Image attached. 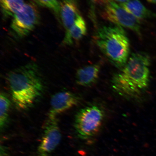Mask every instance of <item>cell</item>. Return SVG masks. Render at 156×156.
I'll list each match as a JSON object with an SVG mask.
<instances>
[{"label":"cell","instance_id":"cell-1","mask_svg":"<svg viewBox=\"0 0 156 156\" xmlns=\"http://www.w3.org/2000/svg\"><path fill=\"white\" fill-rule=\"evenodd\" d=\"M151 58L144 52L132 53L120 72L113 76V89L122 96L136 98L147 87L150 79Z\"/></svg>","mask_w":156,"mask_h":156},{"label":"cell","instance_id":"cell-2","mask_svg":"<svg viewBox=\"0 0 156 156\" xmlns=\"http://www.w3.org/2000/svg\"><path fill=\"white\" fill-rule=\"evenodd\" d=\"M7 81L13 102L19 110L32 107L43 93L44 83L38 66L34 63L10 72Z\"/></svg>","mask_w":156,"mask_h":156},{"label":"cell","instance_id":"cell-3","mask_svg":"<svg viewBox=\"0 0 156 156\" xmlns=\"http://www.w3.org/2000/svg\"><path fill=\"white\" fill-rule=\"evenodd\" d=\"M95 42L111 63L122 69L129 58V41L122 27L115 25H104L99 28Z\"/></svg>","mask_w":156,"mask_h":156},{"label":"cell","instance_id":"cell-4","mask_svg":"<svg viewBox=\"0 0 156 156\" xmlns=\"http://www.w3.org/2000/svg\"><path fill=\"white\" fill-rule=\"evenodd\" d=\"M104 118L103 110L96 105L80 110L76 115L74 125L78 137L84 140L93 137L100 130Z\"/></svg>","mask_w":156,"mask_h":156},{"label":"cell","instance_id":"cell-5","mask_svg":"<svg viewBox=\"0 0 156 156\" xmlns=\"http://www.w3.org/2000/svg\"><path fill=\"white\" fill-rule=\"evenodd\" d=\"M40 13L34 3L29 2L13 16L10 26L12 35L20 39L28 36L37 26Z\"/></svg>","mask_w":156,"mask_h":156},{"label":"cell","instance_id":"cell-6","mask_svg":"<svg viewBox=\"0 0 156 156\" xmlns=\"http://www.w3.org/2000/svg\"><path fill=\"white\" fill-rule=\"evenodd\" d=\"M101 14L106 20L114 25L129 29L141 36V27L139 20L114 2L103 1Z\"/></svg>","mask_w":156,"mask_h":156},{"label":"cell","instance_id":"cell-7","mask_svg":"<svg viewBox=\"0 0 156 156\" xmlns=\"http://www.w3.org/2000/svg\"><path fill=\"white\" fill-rule=\"evenodd\" d=\"M37 150L38 156H50L59 144L61 133L56 117L48 116Z\"/></svg>","mask_w":156,"mask_h":156},{"label":"cell","instance_id":"cell-8","mask_svg":"<svg viewBox=\"0 0 156 156\" xmlns=\"http://www.w3.org/2000/svg\"><path fill=\"white\" fill-rule=\"evenodd\" d=\"M79 98L75 94L68 91H60L52 95L50 101L49 116L56 117L76 105Z\"/></svg>","mask_w":156,"mask_h":156},{"label":"cell","instance_id":"cell-9","mask_svg":"<svg viewBox=\"0 0 156 156\" xmlns=\"http://www.w3.org/2000/svg\"><path fill=\"white\" fill-rule=\"evenodd\" d=\"M80 15L78 0H61L59 18L66 31L73 26Z\"/></svg>","mask_w":156,"mask_h":156},{"label":"cell","instance_id":"cell-10","mask_svg":"<svg viewBox=\"0 0 156 156\" xmlns=\"http://www.w3.org/2000/svg\"><path fill=\"white\" fill-rule=\"evenodd\" d=\"M101 66L98 64L87 65L79 68L76 73V81L81 86L90 87L98 79Z\"/></svg>","mask_w":156,"mask_h":156},{"label":"cell","instance_id":"cell-11","mask_svg":"<svg viewBox=\"0 0 156 156\" xmlns=\"http://www.w3.org/2000/svg\"><path fill=\"white\" fill-rule=\"evenodd\" d=\"M87 30L86 23L80 15L73 26L66 31L62 44L63 45L69 46L80 40L86 34Z\"/></svg>","mask_w":156,"mask_h":156},{"label":"cell","instance_id":"cell-12","mask_svg":"<svg viewBox=\"0 0 156 156\" xmlns=\"http://www.w3.org/2000/svg\"><path fill=\"white\" fill-rule=\"evenodd\" d=\"M120 5L139 20L156 16L154 13L145 7L139 0H129Z\"/></svg>","mask_w":156,"mask_h":156},{"label":"cell","instance_id":"cell-13","mask_svg":"<svg viewBox=\"0 0 156 156\" xmlns=\"http://www.w3.org/2000/svg\"><path fill=\"white\" fill-rule=\"evenodd\" d=\"M3 18L12 17L22 8L25 4L24 0H0Z\"/></svg>","mask_w":156,"mask_h":156},{"label":"cell","instance_id":"cell-14","mask_svg":"<svg viewBox=\"0 0 156 156\" xmlns=\"http://www.w3.org/2000/svg\"><path fill=\"white\" fill-rule=\"evenodd\" d=\"M11 102L8 97L5 93L0 95V127L3 129L9 121V114Z\"/></svg>","mask_w":156,"mask_h":156},{"label":"cell","instance_id":"cell-15","mask_svg":"<svg viewBox=\"0 0 156 156\" xmlns=\"http://www.w3.org/2000/svg\"><path fill=\"white\" fill-rule=\"evenodd\" d=\"M38 4L51 10L59 18L60 2L58 0H34Z\"/></svg>","mask_w":156,"mask_h":156},{"label":"cell","instance_id":"cell-16","mask_svg":"<svg viewBox=\"0 0 156 156\" xmlns=\"http://www.w3.org/2000/svg\"><path fill=\"white\" fill-rule=\"evenodd\" d=\"M1 156H7V152L5 148L4 147H1Z\"/></svg>","mask_w":156,"mask_h":156},{"label":"cell","instance_id":"cell-17","mask_svg":"<svg viewBox=\"0 0 156 156\" xmlns=\"http://www.w3.org/2000/svg\"><path fill=\"white\" fill-rule=\"evenodd\" d=\"M103 1H109L114 2H115L120 3V4L129 1V0H103Z\"/></svg>","mask_w":156,"mask_h":156},{"label":"cell","instance_id":"cell-18","mask_svg":"<svg viewBox=\"0 0 156 156\" xmlns=\"http://www.w3.org/2000/svg\"><path fill=\"white\" fill-rule=\"evenodd\" d=\"M149 2L156 4V0H147Z\"/></svg>","mask_w":156,"mask_h":156}]
</instances>
